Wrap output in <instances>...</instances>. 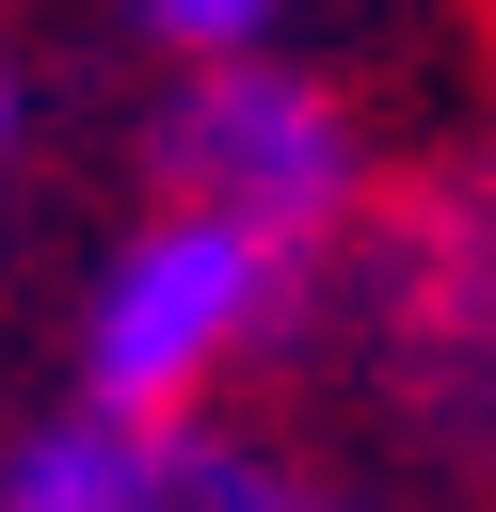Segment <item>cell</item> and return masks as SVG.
<instances>
[{
  "label": "cell",
  "instance_id": "cell-1",
  "mask_svg": "<svg viewBox=\"0 0 496 512\" xmlns=\"http://www.w3.org/2000/svg\"><path fill=\"white\" fill-rule=\"evenodd\" d=\"M352 368L384 432L496 512V144L400 176V208L352 224Z\"/></svg>",
  "mask_w": 496,
  "mask_h": 512
},
{
  "label": "cell",
  "instance_id": "cell-2",
  "mask_svg": "<svg viewBox=\"0 0 496 512\" xmlns=\"http://www.w3.org/2000/svg\"><path fill=\"white\" fill-rule=\"evenodd\" d=\"M304 272H320V256H288L272 224H240V208L176 192L160 224H128V240L96 256V304H80V384H96V400H128V416H192V400H208L256 336H288Z\"/></svg>",
  "mask_w": 496,
  "mask_h": 512
},
{
  "label": "cell",
  "instance_id": "cell-3",
  "mask_svg": "<svg viewBox=\"0 0 496 512\" xmlns=\"http://www.w3.org/2000/svg\"><path fill=\"white\" fill-rule=\"evenodd\" d=\"M160 176L208 192V208H240V224H272L288 256H336V240L384 208L368 128H352L304 64H272V48H224V64L176 80V112H160Z\"/></svg>",
  "mask_w": 496,
  "mask_h": 512
},
{
  "label": "cell",
  "instance_id": "cell-4",
  "mask_svg": "<svg viewBox=\"0 0 496 512\" xmlns=\"http://www.w3.org/2000/svg\"><path fill=\"white\" fill-rule=\"evenodd\" d=\"M128 512H432V496H368V480H336V464H304V448H256V432L160 416Z\"/></svg>",
  "mask_w": 496,
  "mask_h": 512
},
{
  "label": "cell",
  "instance_id": "cell-5",
  "mask_svg": "<svg viewBox=\"0 0 496 512\" xmlns=\"http://www.w3.org/2000/svg\"><path fill=\"white\" fill-rule=\"evenodd\" d=\"M144 32H160L176 64H224V48H272L288 0H144Z\"/></svg>",
  "mask_w": 496,
  "mask_h": 512
},
{
  "label": "cell",
  "instance_id": "cell-6",
  "mask_svg": "<svg viewBox=\"0 0 496 512\" xmlns=\"http://www.w3.org/2000/svg\"><path fill=\"white\" fill-rule=\"evenodd\" d=\"M0 144H16V80H0Z\"/></svg>",
  "mask_w": 496,
  "mask_h": 512
}]
</instances>
